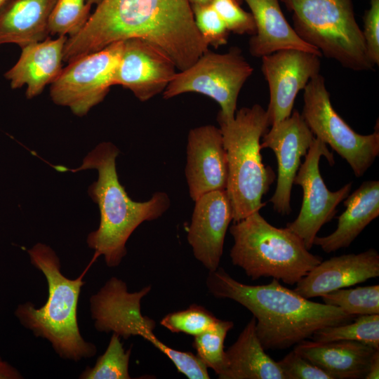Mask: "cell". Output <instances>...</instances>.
I'll use <instances>...</instances> for the list:
<instances>
[{"mask_svg": "<svg viewBox=\"0 0 379 379\" xmlns=\"http://www.w3.org/2000/svg\"><path fill=\"white\" fill-rule=\"evenodd\" d=\"M206 283L214 297L234 300L252 313L265 350L289 348L311 338L319 329L356 317L338 307L310 301L275 279L267 284H245L218 267L208 272Z\"/></svg>", "mask_w": 379, "mask_h": 379, "instance_id": "7a4b0ae2", "label": "cell"}, {"mask_svg": "<svg viewBox=\"0 0 379 379\" xmlns=\"http://www.w3.org/2000/svg\"><path fill=\"white\" fill-rule=\"evenodd\" d=\"M353 320L319 329L311 339L321 343L354 340L379 349V314L359 315Z\"/></svg>", "mask_w": 379, "mask_h": 379, "instance_id": "d4e9b609", "label": "cell"}, {"mask_svg": "<svg viewBox=\"0 0 379 379\" xmlns=\"http://www.w3.org/2000/svg\"><path fill=\"white\" fill-rule=\"evenodd\" d=\"M262 138L261 149H272L278 165L277 187L270 202L277 213L288 215L293 180L314 136L301 114L294 110L288 118L272 125Z\"/></svg>", "mask_w": 379, "mask_h": 379, "instance_id": "5bb4252c", "label": "cell"}, {"mask_svg": "<svg viewBox=\"0 0 379 379\" xmlns=\"http://www.w3.org/2000/svg\"><path fill=\"white\" fill-rule=\"evenodd\" d=\"M321 157H326L331 166L334 164L333 153L326 144L314 137L293 180V184L302 190L301 208L297 218L286 227L300 238L309 251L318 232L333 219L337 206L352 189V182L334 192L327 188L319 171Z\"/></svg>", "mask_w": 379, "mask_h": 379, "instance_id": "7c38bea8", "label": "cell"}, {"mask_svg": "<svg viewBox=\"0 0 379 379\" xmlns=\"http://www.w3.org/2000/svg\"><path fill=\"white\" fill-rule=\"evenodd\" d=\"M185 175L194 201L209 192L226 189L228 164L220 128L208 124L189 131Z\"/></svg>", "mask_w": 379, "mask_h": 379, "instance_id": "2e32d148", "label": "cell"}, {"mask_svg": "<svg viewBox=\"0 0 379 379\" xmlns=\"http://www.w3.org/2000/svg\"><path fill=\"white\" fill-rule=\"evenodd\" d=\"M147 286L129 292L126 284L115 277L90 298L91 317L99 332L115 333L128 339L140 336L152 343L173 364L178 371L190 379L210 378L207 367L195 354L175 350L161 341L154 333L155 321L142 315L141 300L151 291Z\"/></svg>", "mask_w": 379, "mask_h": 379, "instance_id": "ba28073f", "label": "cell"}, {"mask_svg": "<svg viewBox=\"0 0 379 379\" xmlns=\"http://www.w3.org/2000/svg\"><path fill=\"white\" fill-rule=\"evenodd\" d=\"M191 6L204 5L211 4L213 0H189ZM240 5L242 4L243 0H235Z\"/></svg>", "mask_w": 379, "mask_h": 379, "instance_id": "8d00e7d4", "label": "cell"}, {"mask_svg": "<svg viewBox=\"0 0 379 379\" xmlns=\"http://www.w3.org/2000/svg\"><path fill=\"white\" fill-rule=\"evenodd\" d=\"M119 153L113 143L103 142L88 152L76 168L53 166L60 172L97 170L98 179L88 187V194L98 206L100 220L98 229L87 236L86 243L95 251L92 260L103 255L110 267L118 266L126 255V244L135 230L145 221L160 218L171 205L164 192L154 193L145 201L131 199L119 180L116 167Z\"/></svg>", "mask_w": 379, "mask_h": 379, "instance_id": "3957f363", "label": "cell"}, {"mask_svg": "<svg viewBox=\"0 0 379 379\" xmlns=\"http://www.w3.org/2000/svg\"><path fill=\"white\" fill-rule=\"evenodd\" d=\"M91 6L86 0H56L48 20L49 34L72 37L85 26Z\"/></svg>", "mask_w": 379, "mask_h": 379, "instance_id": "83f0119b", "label": "cell"}, {"mask_svg": "<svg viewBox=\"0 0 379 379\" xmlns=\"http://www.w3.org/2000/svg\"><path fill=\"white\" fill-rule=\"evenodd\" d=\"M122 48L123 41H117L69 62L51 84L53 102L76 116L87 114L114 86Z\"/></svg>", "mask_w": 379, "mask_h": 379, "instance_id": "8fae6325", "label": "cell"}, {"mask_svg": "<svg viewBox=\"0 0 379 379\" xmlns=\"http://www.w3.org/2000/svg\"><path fill=\"white\" fill-rule=\"evenodd\" d=\"M176 69L171 57L155 44L142 38L127 39L123 41L114 86L129 89L145 102L164 92Z\"/></svg>", "mask_w": 379, "mask_h": 379, "instance_id": "9a60e30c", "label": "cell"}, {"mask_svg": "<svg viewBox=\"0 0 379 379\" xmlns=\"http://www.w3.org/2000/svg\"><path fill=\"white\" fill-rule=\"evenodd\" d=\"M376 350L354 340L321 343L308 339L296 344L293 349L332 379L365 378Z\"/></svg>", "mask_w": 379, "mask_h": 379, "instance_id": "ffe728a7", "label": "cell"}, {"mask_svg": "<svg viewBox=\"0 0 379 379\" xmlns=\"http://www.w3.org/2000/svg\"><path fill=\"white\" fill-rule=\"evenodd\" d=\"M120 336L113 333L105 352L93 367H86L81 379H130L128 365L131 348L125 350Z\"/></svg>", "mask_w": 379, "mask_h": 379, "instance_id": "4316f807", "label": "cell"}, {"mask_svg": "<svg viewBox=\"0 0 379 379\" xmlns=\"http://www.w3.org/2000/svg\"><path fill=\"white\" fill-rule=\"evenodd\" d=\"M233 326L232 321L218 319L212 327L194 338L193 346L197 356L217 375L221 373L224 366V342Z\"/></svg>", "mask_w": 379, "mask_h": 379, "instance_id": "f1b7e54d", "label": "cell"}, {"mask_svg": "<svg viewBox=\"0 0 379 379\" xmlns=\"http://www.w3.org/2000/svg\"><path fill=\"white\" fill-rule=\"evenodd\" d=\"M102 0H86V2L91 5H98Z\"/></svg>", "mask_w": 379, "mask_h": 379, "instance_id": "74e56055", "label": "cell"}, {"mask_svg": "<svg viewBox=\"0 0 379 379\" xmlns=\"http://www.w3.org/2000/svg\"><path fill=\"white\" fill-rule=\"evenodd\" d=\"M255 331L254 317L225 351L220 379H285L277 361L265 352Z\"/></svg>", "mask_w": 379, "mask_h": 379, "instance_id": "603a6c76", "label": "cell"}, {"mask_svg": "<svg viewBox=\"0 0 379 379\" xmlns=\"http://www.w3.org/2000/svg\"><path fill=\"white\" fill-rule=\"evenodd\" d=\"M378 276L379 254L369 248L322 260L296 284L294 291L307 299L321 297Z\"/></svg>", "mask_w": 379, "mask_h": 379, "instance_id": "ac0fdd59", "label": "cell"}, {"mask_svg": "<svg viewBox=\"0 0 379 379\" xmlns=\"http://www.w3.org/2000/svg\"><path fill=\"white\" fill-rule=\"evenodd\" d=\"M320 58L295 49L281 50L261 58V70L270 93L266 112L270 126L291 114L299 91L320 74Z\"/></svg>", "mask_w": 379, "mask_h": 379, "instance_id": "4fadbf2b", "label": "cell"}, {"mask_svg": "<svg viewBox=\"0 0 379 379\" xmlns=\"http://www.w3.org/2000/svg\"><path fill=\"white\" fill-rule=\"evenodd\" d=\"M324 303L354 315L379 314V286L338 289L321 296Z\"/></svg>", "mask_w": 379, "mask_h": 379, "instance_id": "484cf974", "label": "cell"}, {"mask_svg": "<svg viewBox=\"0 0 379 379\" xmlns=\"http://www.w3.org/2000/svg\"><path fill=\"white\" fill-rule=\"evenodd\" d=\"M192 8L197 29L207 45L217 48L226 44L230 32L213 6L195 5Z\"/></svg>", "mask_w": 379, "mask_h": 379, "instance_id": "4dcf8cb0", "label": "cell"}, {"mask_svg": "<svg viewBox=\"0 0 379 379\" xmlns=\"http://www.w3.org/2000/svg\"><path fill=\"white\" fill-rule=\"evenodd\" d=\"M230 32L253 35L255 24L253 15L244 11L235 0H213L211 4Z\"/></svg>", "mask_w": 379, "mask_h": 379, "instance_id": "1f68e13d", "label": "cell"}, {"mask_svg": "<svg viewBox=\"0 0 379 379\" xmlns=\"http://www.w3.org/2000/svg\"><path fill=\"white\" fill-rule=\"evenodd\" d=\"M56 0H8L0 8V45L20 48L49 35L48 20Z\"/></svg>", "mask_w": 379, "mask_h": 379, "instance_id": "cb8c5ba5", "label": "cell"}, {"mask_svg": "<svg viewBox=\"0 0 379 379\" xmlns=\"http://www.w3.org/2000/svg\"><path fill=\"white\" fill-rule=\"evenodd\" d=\"M155 44L179 71L191 66L208 46L199 34L189 0H102L83 29L67 38L63 61L127 39Z\"/></svg>", "mask_w": 379, "mask_h": 379, "instance_id": "6da1fadb", "label": "cell"}, {"mask_svg": "<svg viewBox=\"0 0 379 379\" xmlns=\"http://www.w3.org/2000/svg\"><path fill=\"white\" fill-rule=\"evenodd\" d=\"M343 202L345 211L338 217L335 230L329 235L317 236L314 245L330 253L347 248L364 229L379 215V181L367 180Z\"/></svg>", "mask_w": 379, "mask_h": 379, "instance_id": "7402d4cb", "label": "cell"}, {"mask_svg": "<svg viewBox=\"0 0 379 379\" xmlns=\"http://www.w3.org/2000/svg\"><path fill=\"white\" fill-rule=\"evenodd\" d=\"M27 253L31 263L46 279L48 296L39 308L30 302L18 305L15 315L35 336L48 340L61 358L77 361L92 357L96 347L83 338L77 320L83 279L92 262L79 277L71 279L62 274L60 259L49 246L37 243Z\"/></svg>", "mask_w": 379, "mask_h": 379, "instance_id": "277c9868", "label": "cell"}, {"mask_svg": "<svg viewBox=\"0 0 379 379\" xmlns=\"http://www.w3.org/2000/svg\"><path fill=\"white\" fill-rule=\"evenodd\" d=\"M218 319L205 307L193 304L185 310L166 314L160 324L172 333L194 337L212 327Z\"/></svg>", "mask_w": 379, "mask_h": 379, "instance_id": "f546056e", "label": "cell"}, {"mask_svg": "<svg viewBox=\"0 0 379 379\" xmlns=\"http://www.w3.org/2000/svg\"><path fill=\"white\" fill-rule=\"evenodd\" d=\"M217 121L227 154L225 190L235 222L266 205L262 199L274 182L275 174L262 163L260 138L270 125L266 109L259 104L237 110L231 121Z\"/></svg>", "mask_w": 379, "mask_h": 379, "instance_id": "5b68a950", "label": "cell"}, {"mask_svg": "<svg viewBox=\"0 0 379 379\" xmlns=\"http://www.w3.org/2000/svg\"><path fill=\"white\" fill-rule=\"evenodd\" d=\"M369 8L363 17L364 29L361 30L369 59L379 65V0H368Z\"/></svg>", "mask_w": 379, "mask_h": 379, "instance_id": "836d02e7", "label": "cell"}, {"mask_svg": "<svg viewBox=\"0 0 379 379\" xmlns=\"http://www.w3.org/2000/svg\"><path fill=\"white\" fill-rule=\"evenodd\" d=\"M253 68L238 47L218 53L208 50L191 66L179 71L163 92L164 99L197 93L214 100L220 107L217 119L231 121L237 111L241 89Z\"/></svg>", "mask_w": 379, "mask_h": 379, "instance_id": "9c48e42d", "label": "cell"}, {"mask_svg": "<svg viewBox=\"0 0 379 379\" xmlns=\"http://www.w3.org/2000/svg\"><path fill=\"white\" fill-rule=\"evenodd\" d=\"M379 378V349L373 354L365 379Z\"/></svg>", "mask_w": 379, "mask_h": 379, "instance_id": "d590c367", "label": "cell"}, {"mask_svg": "<svg viewBox=\"0 0 379 379\" xmlns=\"http://www.w3.org/2000/svg\"><path fill=\"white\" fill-rule=\"evenodd\" d=\"M302 117L313 133L329 145L351 167L356 177L363 176L379 154V131L355 132L333 109L324 77L319 74L305 87Z\"/></svg>", "mask_w": 379, "mask_h": 379, "instance_id": "30bf717a", "label": "cell"}, {"mask_svg": "<svg viewBox=\"0 0 379 379\" xmlns=\"http://www.w3.org/2000/svg\"><path fill=\"white\" fill-rule=\"evenodd\" d=\"M230 232L234 239L232 262L253 280L272 277L294 285L323 260L295 233L272 225L259 211L234 222Z\"/></svg>", "mask_w": 379, "mask_h": 379, "instance_id": "8992f818", "label": "cell"}, {"mask_svg": "<svg viewBox=\"0 0 379 379\" xmlns=\"http://www.w3.org/2000/svg\"><path fill=\"white\" fill-rule=\"evenodd\" d=\"M292 13L295 32L328 59L357 72L373 69L352 0H280Z\"/></svg>", "mask_w": 379, "mask_h": 379, "instance_id": "52a82bcc", "label": "cell"}, {"mask_svg": "<svg viewBox=\"0 0 379 379\" xmlns=\"http://www.w3.org/2000/svg\"><path fill=\"white\" fill-rule=\"evenodd\" d=\"M22 378L21 373L12 365L0 357V379Z\"/></svg>", "mask_w": 379, "mask_h": 379, "instance_id": "e575fe53", "label": "cell"}, {"mask_svg": "<svg viewBox=\"0 0 379 379\" xmlns=\"http://www.w3.org/2000/svg\"><path fill=\"white\" fill-rule=\"evenodd\" d=\"M248 6L255 24L249 39L251 55L257 58L274 52L295 49L322 56L321 52L303 41L285 18L279 0H243Z\"/></svg>", "mask_w": 379, "mask_h": 379, "instance_id": "44dd1931", "label": "cell"}, {"mask_svg": "<svg viewBox=\"0 0 379 379\" xmlns=\"http://www.w3.org/2000/svg\"><path fill=\"white\" fill-rule=\"evenodd\" d=\"M285 379H332L293 350L277 361Z\"/></svg>", "mask_w": 379, "mask_h": 379, "instance_id": "d6a6232c", "label": "cell"}, {"mask_svg": "<svg viewBox=\"0 0 379 379\" xmlns=\"http://www.w3.org/2000/svg\"><path fill=\"white\" fill-rule=\"evenodd\" d=\"M67 36H58L27 44L21 48L16 63L4 77L13 89L27 86L25 95L32 99L57 78L62 69L64 49Z\"/></svg>", "mask_w": 379, "mask_h": 379, "instance_id": "d6986e66", "label": "cell"}, {"mask_svg": "<svg viewBox=\"0 0 379 379\" xmlns=\"http://www.w3.org/2000/svg\"><path fill=\"white\" fill-rule=\"evenodd\" d=\"M8 0H0V8L8 1Z\"/></svg>", "mask_w": 379, "mask_h": 379, "instance_id": "f35d334b", "label": "cell"}, {"mask_svg": "<svg viewBox=\"0 0 379 379\" xmlns=\"http://www.w3.org/2000/svg\"><path fill=\"white\" fill-rule=\"evenodd\" d=\"M187 241L195 258L208 272L218 267L232 208L226 190L206 193L194 201Z\"/></svg>", "mask_w": 379, "mask_h": 379, "instance_id": "e0dca14e", "label": "cell"}]
</instances>
